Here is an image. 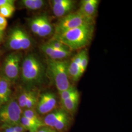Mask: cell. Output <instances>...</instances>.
I'll use <instances>...</instances> for the list:
<instances>
[{
	"mask_svg": "<svg viewBox=\"0 0 132 132\" xmlns=\"http://www.w3.org/2000/svg\"><path fill=\"white\" fill-rule=\"evenodd\" d=\"M77 90L76 89L75 87L71 85V87L69 88L68 89L64 90L61 92H59L60 102L70 97L76 92Z\"/></svg>",
	"mask_w": 132,
	"mask_h": 132,
	"instance_id": "484cf974",
	"label": "cell"
},
{
	"mask_svg": "<svg viewBox=\"0 0 132 132\" xmlns=\"http://www.w3.org/2000/svg\"><path fill=\"white\" fill-rule=\"evenodd\" d=\"M38 98H39V96H38L37 92L35 90L29 98V99L28 100V101H27L24 110L36 108L37 102H38Z\"/></svg>",
	"mask_w": 132,
	"mask_h": 132,
	"instance_id": "cb8c5ba5",
	"label": "cell"
},
{
	"mask_svg": "<svg viewBox=\"0 0 132 132\" xmlns=\"http://www.w3.org/2000/svg\"><path fill=\"white\" fill-rule=\"evenodd\" d=\"M76 3L72 0H53L51 1V5L53 14L57 17L61 18L72 12Z\"/></svg>",
	"mask_w": 132,
	"mask_h": 132,
	"instance_id": "30bf717a",
	"label": "cell"
},
{
	"mask_svg": "<svg viewBox=\"0 0 132 132\" xmlns=\"http://www.w3.org/2000/svg\"><path fill=\"white\" fill-rule=\"evenodd\" d=\"M14 132H25L26 130L20 124L12 126Z\"/></svg>",
	"mask_w": 132,
	"mask_h": 132,
	"instance_id": "f1b7e54d",
	"label": "cell"
},
{
	"mask_svg": "<svg viewBox=\"0 0 132 132\" xmlns=\"http://www.w3.org/2000/svg\"><path fill=\"white\" fill-rule=\"evenodd\" d=\"M80 101V94L78 90L68 98L60 102L61 108L72 117L76 113Z\"/></svg>",
	"mask_w": 132,
	"mask_h": 132,
	"instance_id": "4fadbf2b",
	"label": "cell"
},
{
	"mask_svg": "<svg viewBox=\"0 0 132 132\" xmlns=\"http://www.w3.org/2000/svg\"><path fill=\"white\" fill-rule=\"evenodd\" d=\"M11 82L5 76H0V108L11 99Z\"/></svg>",
	"mask_w": 132,
	"mask_h": 132,
	"instance_id": "9a60e30c",
	"label": "cell"
},
{
	"mask_svg": "<svg viewBox=\"0 0 132 132\" xmlns=\"http://www.w3.org/2000/svg\"><path fill=\"white\" fill-rule=\"evenodd\" d=\"M63 109L56 108L51 113L46 115L43 119V122L45 126L53 129L59 120L66 113Z\"/></svg>",
	"mask_w": 132,
	"mask_h": 132,
	"instance_id": "2e32d148",
	"label": "cell"
},
{
	"mask_svg": "<svg viewBox=\"0 0 132 132\" xmlns=\"http://www.w3.org/2000/svg\"><path fill=\"white\" fill-rule=\"evenodd\" d=\"M22 65L21 78L24 84L33 86L43 83L45 68L37 57L29 54L24 58Z\"/></svg>",
	"mask_w": 132,
	"mask_h": 132,
	"instance_id": "7a4b0ae2",
	"label": "cell"
},
{
	"mask_svg": "<svg viewBox=\"0 0 132 132\" xmlns=\"http://www.w3.org/2000/svg\"><path fill=\"white\" fill-rule=\"evenodd\" d=\"M35 90H24L20 95L18 98L17 102L19 106L22 110H24L25 106L27 101L32 94Z\"/></svg>",
	"mask_w": 132,
	"mask_h": 132,
	"instance_id": "44dd1931",
	"label": "cell"
},
{
	"mask_svg": "<svg viewBox=\"0 0 132 132\" xmlns=\"http://www.w3.org/2000/svg\"><path fill=\"white\" fill-rule=\"evenodd\" d=\"M47 44L56 50L63 51H71V50L66 45L61 42L54 39L53 38L50 40L47 43Z\"/></svg>",
	"mask_w": 132,
	"mask_h": 132,
	"instance_id": "603a6c76",
	"label": "cell"
},
{
	"mask_svg": "<svg viewBox=\"0 0 132 132\" xmlns=\"http://www.w3.org/2000/svg\"><path fill=\"white\" fill-rule=\"evenodd\" d=\"M56 96L52 92H45L39 96L36 110L39 115H46L56 109Z\"/></svg>",
	"mask_w": 132,
	"mask_h": 132,
	"instance_id": "9c48e42d",
	"label": "cell"
},
{
	"mask_svg": "<svg viewBox=\"0 0 132 132\" xmlns=\"http://www.w3.org/2000/svg\"><path fill=\"white\" fill-rule=\"evenodd\" d=\"M22 116L33 121H35L43 126H45L43 122V119L40 117L39 114L37 112L35 109L24 110V112H23Z\"/></svg>",
	"mask_w": 132,
	"mask_h": 132,
	"instance_id": "ffe728a7",
	"label": "cell"
},
{
	"mask_svg": "<svg viewBox=\"0 0 132 132\" xmlns=\"http://www.w3.org/2000/svg\"><path fill=\"white\" fill-rule=\"evenodd\" d=\"M21 56L19 53H11L6 57L4 66V76L8 80L14 82L19 78Z\"/></svg>",
	"mask_w": 132,
	"mask_h": 132,
	"instance_id": "52a82bcc",
	"label": "cell"
},
{
	"mask_svg": "<svg viewBox=\"0 0 132 132\" xmlns=\"http://www.w3.org/2000/svg\"><path fill=\"white\" fill-rule=\"evenodd\" d=\"M36 132H58L55 131L54 129L48 127L46 126H44L38 129V130Z\"/></svg>",
	"mask_w": 132,
	"mask_h": 132,
	"instance_id": "83f0119b",
	"label": "cell"
},
{
	"mask_svg": "<svg viewBox=\"0 0 132 132\" xmlns=\"http://www.w3.org/2000/svg\"><path fill=\"white\" fill-rule=\"evenodd\" d=\"M29 26L34 34L41 37L48 36L54 32L53 27L46 15L36 16L32 18L29 21Z\"/></svg>",
	"mask_w": 132,
	"mask_h": 132,
	"instance_id": "ba28073f",
	"label": "cell"
},
{
	"mask_svg": "<svg viewBox=\"0 0 132 132\" xmlns=\"http://www.w3.org/2000/svg\"><path fill=\"white\" fill-rule=\"evenodd\" d=\"M41 50L49 59L53 60H61L68 58L71 55V51H63L56 50L48 45L47 43L44 44L41 47Z\"/></svg>",
	"mask_w": 132,
	"mask_h": 132,
	"instance_id": "5bb4252c",
	"label": "cell"
},
{
	"mask_svg": "<svg viewBox=\"0 0 132 132\" xmlns=\"http://www.w3.org/2000/svg\"><path fill=\"white\" fill-rule=\"evenodd\" d=\"M69 63L65 60L48 59L47 61L48 71L58 93L68 89L71 86L68 75Z\"/></svg>",
	"mask_w": 132,
	"mask_h": 132,
	"instance_id": "3957f363",
	"label": "cell"
},
{
	"mask_svg": "<svg viewBox=\"0 0 132 132\" xmlns=\"http://www.w3.org/2000/svg\"><path fill=\"white\" fill-rule=\"evenodd\" d=\"M94 20L89 19L78 10L60 18L54 28V34H59L68 30L85 25L94 24Z\"/></svg>",
	"mask_w": 132,
	"mask_h": 132,
	"instance_id": "277c9868",
	"label": "cell"
},
{
	"mask_svg": "<svg viewBox=\"0 0 132 132\" xmlns=\"http://www.w3.org/2000/svg\"><path fill=\"white\" fill-rule=\"evenodd\" d=\"M98 0H83L78 11L89 19L94 20L99 5Z\"/></svg>",
	"mask_w": 132,
	"mask_h": 132,
	"instance_id": "7c38bea8",
	"label": "cell"
},
{
	"mask_svg": "<svg viewBox=\"0 0 132 132\" xmlns=\"http://www.w3.org/2000/svg\"><path fill=\"white\" fill-rule=\"evenodd\" d=\"M15 1L13 0H0V6L5 5H14Z\"/></svg>",
	"mask_w": 132,
	"mask_h": 132,
	"instance_id": "f546056e",
	"label": "cell"
},
{
	"mask_svg": "<svg viewBox=\"0 0 132 132\" xmlns=\"http://www.w3.org/2000/svg\"><path fill=\"white\" fill-rule=\"evenodd\" d=\"M82 51L75 55L69 61L68 65V75L70 80L73 82L78 81L82 76L80 74V61Z\"/></svg>",
	"mask_w": 132,
	"mask_h": 132,
	"instance_id": "8fae6325",
	"label": "cell"
},
{
	"mask_svg": "<svg viewBox=\"0 0 132 132\" xmlns=\"http://www.w3.org/2000/svg\"><path fill=\"white\" fill-rule=\"evenodd\" d=\"M15 11V7L14 5H5L0 6V15L5 19L12 17Z\"/></svg>",
	"mask_w": 132,
	"mask_h": 132,
	"instance_id": "7402d4cb",
	"label": "cell"
},
{
	"mask_svg": "<svg viewBox=\"0 0 132 132\" xmlns=\"http://www.w3.org/2000/svg\"><path fill=\"white\" fill-rule=\"evenodd\" d=\"M72 120V117L66 113L63 117L59 120L53 129L58 132H67L71 125Z\"/></svg>",
	"mask_w": 132,
	"mask_h": 132,
	"instance_id": "e0dca14e",
	"label": "cell"
},
{
	"mask_svg": "<svg viewBox=\"0 0 132 132\" xmlns=\"http://www.w3.org/2000/svg\"><path fill=\"white\" fill-rule=\"evenodd\" d=\"M89 62L88 52L86 50H82V55L80 61V74L81 76L84 73Z\"/></svg>",
	"mask_w": 132,
	"mask_h": 132,
	"instance_id": "d4e9b609",
	"label": "cell"
},
{
	"mask_svg": "<svg viewBox=\"0 0 132 132\" xmlns=\"http://www.w3.org/2000/svg\"><path fill=\"white\" fill-rule=\"evenodd\" d=\"M7 26L6 19L0 15V31H4Z\"/></svg>",
	"mask_w": 132,
	"mask_h": 132,
	"instance_id": "4316f807",
	"label": "cell"
},
{
	"mask_svg": "<svg viewBox=\"0 0 132 132\" xmlns=\"http://www.w3.org/2000/svg\"><path fill=\"white\" fill-rule=\"evenodd\" d=\"M20 5L27 10L36 11L41 10L46 5V2L43 0H22Z\"/></svg>",
	"mask_w": 132,
	"mask_h": 132,
	"instance_id": "ac0fdd59",
	"label": "cell"
},
{
	"mask_svg": "<svg viewBox=\"0 0 132 132\" xmlns=\"http://www.w3.org/2000/svg\"><path fill=\"white\" fill-rule=\"evenodd\" d=\"M31 45L30 37L24 29L15 28L11 31L7 40V45L10 49L13 51L27 50Z\"/></svg>",
	"mask_w": 132,
	"mask_h": 132,
	"instance_id": "8992f818",
	"label": "cell"
},
{
	"mask_svg": "<svg viewBox=\"0 0 132 132\" xmlns=\"http://www.w3.org/2000/svg\"><path fill=\"white\" fill-rule=\"evenodd\" d=\"M94 24L85 25L54 34L52 38L58 40L71 50H76L85 47L90 44L94 36Z\"/></svg>",
	"mask_w": 132,
	"mask_h": 132,
	"instance_id": "6da1fadb",
	"label": "cell"
},
{
	"mask_svg": "<svg viewBox=\"0 0 132 132\" xmlns=\"http://www.w3.org/2000/svg\"><path fill=\"white\" fill-rule=\"evenodd\" d=\"M23 112L17 101L11 98L0 108V122L3 125H19Z\"/></svg>",
	"mask_w": 132,
	"mask_h": 132,
	"instance_id": "5b68a950",
	"label": "cell"
},
{
	"mask_svg": "<svg viewBox=\"0 0 132 132\" xmlns=\"http://www.w3.org/2000/svg\"><path fill=\"white\" fill-rule=\"evenodd\" d=\"M20 124L26 131H28L29 132H36L38 129L44 126L41 124L25 118L23 116L21 118Z\"/></svg>",
	"mask_w": 132,
	"mask_h": 132,
	"instance_id": "d6986e66",
	"label": "cell"
},
{
	"mask_svg": "<svg viewBox=\"0 0 132 132\" xmlns=\"http://www.w3.org/2000/svg\"><path fill=\"white\" fill-rule=\"evenodd\" d=\"M3 38H4V31H0V43L3 41Z\"/></svg>",
	"mask_w": 132,
	"mask_h": 132,
	"instance_id": "4dcf8cb0",
	"label": "cell"
}]
</instances>
